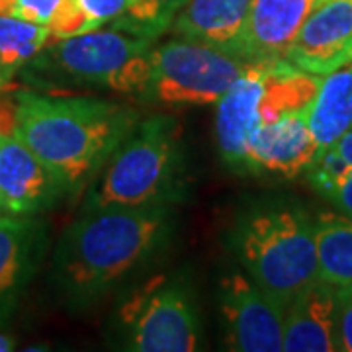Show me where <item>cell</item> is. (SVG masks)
<instances>
[{"label": "cell", "mask_w": 352, "mask_h": 352, "mask_svg": "<svg viewBox=\"0 0 352 352\" xmlns=\"http://www.w3.org/2000/svg\"><path fill=\"white\" fill-rule=\"evenodd\" d=\"M63 2L65 0H16L14 16L47 28Z\"/></svg>", "instance_id": "24"}, {"label": "cell", "mask_w": 352, "mask_h": 352, "mask_svg": "<svg viewBox=\"0 0 352 352\" xmlns=\"http://www.w3.org/2000/svg\"><path fill=\"white\" fill-rule=\"evenodd\" d=\"M50 41L51 34L45 25L14 14H0V90L8 87L14 75L32 63Z\"/></svg>", "instance_id": "18"}, {"label": "cell", "mask_w": 352, "mask_h": 352, "mask_svg": "<svg viewBox=\"0 0 352 352\" xmlns=\"http://www.w3.org/2000/svg\"><path fill=\"white\" fill-rule=\"evenodd\" d=\"M251 2L252 0H188L176 12L168 30L175 38L200 41L233 53L247 24Z\"/></svg>", "instance_id": "15"}, {"label": "cell", "mask_w": 352, "mask_h": 352, "mask_svg": "<svg viewBox=\"0 0 352 352\" xmlns=\"http://www.w3.org/2000/svg\"><path fill=\"white\" fill-rule=\"evenodd\" d=\"M170 208L110 206L88 210L65 229L53 258V278L71 305L96 302L163 245Z\"/></svg>", "instance_id": "1"}, {"label": "cell", "mask_w": 352, "mask_h": 352, "mask_svg": "<svg viewBox=\"0 0 352 352\" xmlns=\"http://www.w3.org/2000/svg\"><path fill=\"white\" fill-rule=\"evenodd\" d=\"M337 337L339 351L352 352V284L337 289Z\"/></svg>", "instance_id": "25"}, {"label": "cell", "mask_w": 352, "mask_h": 352, "mask_svg": "<svg viewBox=\"0 0 352 352\" xmlns=\"http://www.w3.org/2000/svg\"><path fill=\"white\" fill-rule=\"evenodd\" d=\"M131 2L133 0H78L80 8L85 10L94 30L120 18L131 6Z\"/></svg>", "instance_id": "23"}, {"label": "cell", "mask_w": 352, "mask_h": 352, "mask_svg": "<svg viewBox=\"0 0 352 352\" xmlns=\"http://www.w3.org/2000/svg\"><path fill=\"white\" fill-rule=\"evenodd\" d=\"M317 278L333 286L352 284V219L321 214L315 219Z\"/></svg>", "instance_id": "17"}, {"label": "cell", "mask_w": 352, "mask_h": 352, "mask_svg": "<svg viewBox=\"0 0 352 352\" xmlns=\"http://www.w3.org/2000/svg\"><path fill=\"white\" fill-rule=\"evenodd\" d=\"M233 249L247 274L282 307L317 278L315 221L300 208H261L239 221Z\"/></svg>", "instance_id": "4"}, {"label": "cell", "mask_w": 352, "mask_h": 352, "mask_svg": "<svg viewBox=\"0 0 352 352\" xmlns=\"http://www.w3.org/2000/svg\"><path fill=\"white\" fill-rule=\"evenodd\" d=\"M14 124L28 149L71 190L100 170L138 124V113L100 98L20 92Z\"/></svg>", "instance_id": "2"}, {"label": "cell", "mask_w": 352, "mask_h": 352, "mask_svg": "<svg viewBox=\"0 0 352 352\" xmlns=\"http://www.w3.org/2000/svg\"><path fill=\"white\" fill-rule=\"evenodd\" d=\"M14 349V340L6 335H0V352H8Z\"/></svg>", "instance_id": "29"}, {"label": "cell", "mask_w": 352, "mask_h": 352, "mask_svg": "<svg viewBox=\"0 0 352 352\" xmlns=\"http://www.w3.org/2000/svg\"><path fill=\"white\" fill-rule=\"evenodd\" d=\"M65 186L16 131H0V214L12 217L51 208Z\"/></svg>", "instance_id": "9"}, {"label": "cell", "mask_w": 352, "mask_h": 352, "mask_svg": "<svg viewBox=\"0 0 352 352\" xmlns=\"http://www.w3.org/2000/svg\"><path fill=\"white\" fill-rule=\"evenodd\" d=\"M120 325L127 351L194 352L200 349V317L182 280L157 278L138 289L122 309Z\"/></svg>", "instance_id": "7"}, {"label": "cell", "mask_w": 352, "mask_h": 352, "mask_svg": "<svg viewBox=\"0 0 352 352\" xmlns=\"http://www.w3.org/2000/svg\"><path fill=\"white\" fill-rule=\"evenodd\" d=\"M38 223L32 219L0 217V298L24 282L38 245Z\"/></svg>", "instance_id": "19"}, {"label": "cell", "mask_w": 352, "mask_h": 352, "mask_svg": "<svg viewBox=\"0 0 352 352\" xmlns=\"http://www.w3.org/2000/svg\"><path fill=\"white\" fill-rule=\"evenodd\" d=\"M329 200L339 208L342 215L352 219V168L351 173L342 178V182L337 186V190L333 192V196Z\"/></svg>", "instance_id": "26"}, {"label": "cell", "mask_w": 352, "mask_h": 352, "mask_svg": "<svg viewBox=\"0 0 352 352\" xmlns=\"http://www.w3.org/2000/svg\"><path fill=\"white\" fill-rule=\"evenodd\" d=\"M305 108L282 113L276 120L256 127L249 145L247 170L294 178L311 166L319 149L307 126Z\"/></svg>", "instance_id": "13"}, {"label": "cell", "mask_w": 352, "mask_h": 352, "mask_svg": "<svg viewBox=\"0 0 352 352\" xmlns=\"http://www.w3.org/2000/svg\"><path fill=\"white\" fill-rule=\"evenodd\" d=\"M284 309L249 274L233 272L219 282V315L231 351H282Z\"/></svg>", "instance_id": "8"}, {"label": "cell", "mask_w": 352, "mask_h": 352, "mask_svg": "<svg viewBox=\"0 0 352 352\" xmlns=\"http://www.w3.org/2000/svg\"><path fill=\"white\" fill-rule=\"evenodd\" d=\"M178 188V124L170 116H151L138 122L104 163V173L88 190L82 212L166 204Z\"/></svg>", "instance_id": "3"}, {"label": "cell", "mask_w": 352, "mask_h": 352, "mask_svg": "<svg viewBox=\"0 0 352 352\" xmlns=\"http://www.w3.org/2000/svg\"><path fill=\"white\" fill-rule=\"evenodd\" d=\"M323 0H252L235 55L247 63L286 59L289 45Z\"/></svg>", "instance_id": "12"}, {"label": "cell", "mask_w": 352, "mask_h": 352, "mask_svg": "<svg viewBox=\"0 0 352 352\" xmlns=\"http://www.w3.org/2000/svg\"><path fill=\"white\" fill-rule=\"evenodd\" d=\"M188 0H133L126 12L113 20V30L139 38H159L170 28L176 12Z\"/></svg>", "instance_id": "20"}, {"label": "cell", "mask_w": 352, "mask_h": 352, "mask_svg": "<svg viewBox=\"0 0 352 352\" xmlns=\"http://www.w3.org/2000/svg\"><path fill=\"white\" fill-rule=\"evenodd\" d=\"M47 30H50L51 38L57 41V39L80 36L85 32L94 30V25L90 24V20L87 18L85 10L80 8L78 0H65L59 12L55 14V18L47 25Z\"/></svg>", "instance_id": "22"}, {"label": "cell", "mask_w": 352, "mask_h": 352, "mask_svg": "<svg viewBox=\"0 0 352 352\" xmlns=\"http://www.w3.org/2000/svg\"><path fill=\"white\" fill-rule=\"evenodd\" d=\"M268 63H249L245 73L217 100L215 133L221 157L227 164L247 170V155L252 133L263 124L261 104L264 96Z\"/></svg>", "instance_id": "11"}, {"label": "cell", "mask_w": 352, "mask_h": 352, "mask_svg": "<svg viewBox=\"0 0 352 352\" xmlns=\"http://www.w3.org/2000/svg\"><path fill=\"white\" fill-rule=\"evenodd\" d=\"M333 147H335V151L339 153L340 157L344 159V163L352 168V129L351 131H346Z\"/></svg>", "instance_id": "27"}, {"label": "cell", "mask_w": 352, "mask_h": 352, "mask_svg": "<svg viewBox=\"0 0 352 352\" xmlns=\"http://www.w3.org/2000/svg\"><path fill=\"white\" fill-rule=\"evenodd\" d=\"M307 126L319 153L331 149L352 129V63L319 78L317 92L305 108Z\"/></svg>", "instance_id": "16"}, {"label": "cell", "mask_w": 352, "mask_h": 352, "mask_svg": "<svg viewBox=\"0 0 352 352\" xmlns=\"http://www.w3.org/2000/svg\"><path fill=\"white\" fill-rule=\"evenodd\" d=\"M305 173H307L309 182L314 184V188L321 192L323 196L331 198L333 192L342 182V178L351 173V166L344 163V159L339 153L335 151V147H331V149L319 153Z\"/></svg>", "instance_id": "21"}, {"label": "cell", "mask_w": 352, "mask_h": 352, "mask_svg": "<svg viewBox=\"0 0 352 352\" xmlns=\"http://www.w3.org/2000/svg\"><path fill=\"white\" fill-rule=\"evenodd\" d=\"M286 61L315 76L352 63V0H323L289 45Z\"/></svg>", "instance_id": "10"}, {"label": "cell", "mask_w": 352, "mask_h": 352, "mask_svg": "<svg viewBox=\"0 0 352 352\" xmlns=\"http://www.w3.org/2000/svg\"><path fill=\"white\" fill-rule=\"evenodd\" d=\"M337 286L319 278L302 288L284 309L286 352H335L337 337Z\"/></svg>", "instance_id": "14"}, {"label": "cell", "mask_w": 352, "mask_h": 352, "mask_svg": "<svg viewBox=\"0 0 352 352\" xmlns=\"http://www.w3.org/2000/svg\"><path fill=\"white\" fill-rule=\"evenodd\" d=\"M153 50V39L98 28L57 39L47 50V65L73 80L143 94L151 78Z\"/></svg>", "instance_id": "5"}, {"label": "cell", "mask_w": 352, "mask_h": 352, "mask_svg": "<svg viewBox=\"0 0 352 352\" xmlns=\"http://www.w3.org/2000/svg\"><path fill=\"white\" fill-rule=\"evenodd\" d=\"M16 0H0V14H14Z\"/></svg>", "instance_id": "28"}, {"label": "cell", "mask_w": 352, "mask_h": 352, "mask_svg": "<svg viewBox=\"0 0 352 352\" xmlns=\"http://www.w3.org/2000/svg\"><path fill=\"white\" fill-rule=\"evenodd\" d=\"M247 65L226 50L175 38L153 50L151 78L143 96L168 106L217 104Z\"/></svg>", "instance_id": "6"}]
</instances>
